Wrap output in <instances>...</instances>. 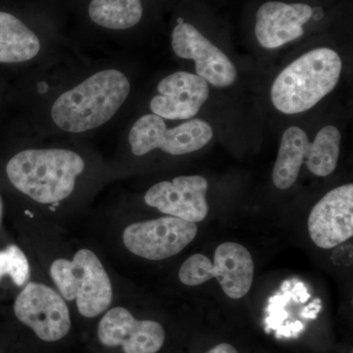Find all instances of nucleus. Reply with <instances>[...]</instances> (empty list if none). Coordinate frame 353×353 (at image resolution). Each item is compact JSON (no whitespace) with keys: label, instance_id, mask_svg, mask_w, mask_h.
Returning <instances> with one entry per match:
<instances>
[{"label":"nucleus","instance_id":"nucleus-8","mask_svg":"<svg viewBox=\"0 0 353 353\" xmlns=\"http://www.w3.org/2000/svg\"><path fill=\"white\" fill-rule=\"evenodd\" d=\"M14 312L18 320L48 343L61 340L71 330L68 306L60 294L46 285H26L16 299Z\"/></svg>","mask_w":353,"mask_h":353},{"label":"nucleus","instance_id":"nucleus-18","mask_svg":"<svg viewBox=\"0 0 353 353\" xmlns=\"http://www.w3.org/2000/svg\"><path fill=\"white\" fill-rule=\"evenodd\" d=\"M341 134L333 125L322 128L314 141L309 143L305 154L306 166L318 176L331 175L336 170L341 152Z\"/></svg>","mask_w":353,"mask_h":353},{"label":"nucleus","instance_id":"nucleus-10","mask_svg":"<svg viewBox=\"0 0 353 353\" xmlns=\"http://www.w3.org/2000/svg\"><path fill=\"white\" fill-rule=\"evenodd\" d=\"M311 240L323 250H331L352 238L353 185L330 190L311 210L308 218Z\"/></svg>","mask_w":353,"mask_h":353},{"label":"nucleus","instance_id":"nucleus-5","mask_svg":"<svg viewBox=\"0 0 353 353\" xmlns=\"http://www.w3.org/2000/svg\"><path fill=\"white\" fill-rule=\"evenodd\" d=\"M254 263L245 246L236 243H221L216 248L214 262L205 255L196 253L185 262L179 271L183 285H199L211 279H217L225 294L231 299H241L252 288Z\"/></svg>","mask_w":353,"mask_h":353},{"label":"nucleus","instance_id":"nucleus-7","mask_svg":"<svg viewBox=\"0 0 353 353\" xmlns=\"http://www.w3.org/2000/svg\"><path fill=\"white\" fill-rule=\"evenodd\" d=\"M197 231L196 223L168 216L130 225L123 233V243L137 256L162 260L182 252Z\"/></svg>","mask_w":353,"mask_h":353},{"label":"nucleus","instance_id":"nucleus-3","mask_svg":"<svg viewBox=\"0 0 353 353\" xmlns=\"http://www.w3.org/2000/svg\"><path fill=\"white\" fill-rule=\"evenodd\" d=\"M343 62L336 51L315 48L285 67L271 88V101L284 114L305 112L314 108L338 85Z\"/></svg>","mask_w":353,"mask_h":353},{"label":"nucleus","instance_id":"nucleus-20","mask_svg":"<svg viewBox=\"0 0 353 353\" xmlns=\"http://www.w3.org/2000/svg\"><path fill=\"white\" fill-rule=\"evenodd\" d=\"M208 353H239V352L229 343H220L209 350Z\"/></svg>","mask_w":353,"mask_h":353},{"label":"nucleus","instance_id":"nucleus-11","mask_svg":"<svg viewBox=\"0 0 353 353\" xmlns=\"http://www.w3.org/2000/svg\"><path fill=\"white\" fill-rule=\"evenodd\" d=\"M208 182L203 176H180L155 183L146 192L145 201L164 214L201 222L208 214Z\"/></svg>","mask_w":353,"mask_h":353},{"label":"nucleus","instance_id":"nucleus-16","mask_svg":"<svg viewBox=\"0 0 353 353\" xmlns=\"http://www.w3.org/2000/svg\"><path fill=\"white\" fill-rule=\"evenodd\" d=\"M309 143L307 134L301 128L292 126L285 130L272 174L276 188L288 190L296 183Z\"/></svg>","mask_w":353,"mask_h":353},{"label":"nucleus","instance_id":"nucleus-21","mask_svg":"<svg viewBox=\"0 0 353 353\" xmlns=\"http://www.w3.org/2000/svg\"><path fill=\"white\" fill-rule=\"evenodd\" d=\"M2 217V202L1 199H0V221H1Z\"/></svg>","mask_w":353,"mask_h":353},{"label":"nucleus","instance_id":"nucleus-2","mask_svg":"<svg viewBox=\"0 0 353 353\" xmlns=\"http://www.w3.org/2000/svg\"><path fill=\"white\" fill-rule=\"evenodd\" d=\"M85 161L68 150H26L14 155L6 166L11 183L21 192L43 204L57 203L74 192Z\"/></svg>","mask_w":353,"mask_h":353},{"label":"nucleus","instance_id":"nucleus-13","mask_svg":"<svg viewBox=\"0 0 353 353\" xmlns=\"http://www.w3.org/2000/svg\"><path fill=\"white\" fill-rule=\"evenodd\" d=\"M150 101L152 114L162 119L187 120L199 112L209 97V85L194 74L179 71L165 77Z\"/></svg>","mask_w":353,"mask_h":353},{"label":"nucleus","instance_id":"nucleus-9","mask_svg":"<svg viewBox=\"0 0 353 353\" xmlns=\"http://www.w3.org/2000/svg\"><path fill=\"white\" fill-rule=\"evenodd\" d=\"M176 57L196 62V75L216 88L231 87L238 72L230 58L196 28L180 20L172 32Z\"/></svg>","mask_w":353,"mask_h":353},{"label":"nucleus","instance_id":"nucleus-4","mask_svg":"<svg viewBox=\"0 0 353 353\" xmlns=\"http://www.w3.org/2000/svg\"><path fill=\"white\" fill-rule=\"evenodd\" d=\"M50 276L66 301L76 299L77 307L83 317H97L112 303L110 278L92 250H79L73 260H55L50 266Z\"/></svg>","mask_w":353,"mask_h":353},{"label":"nucleus","instance_id":"nucleus-15","mask_svg":"<svg viewBox=\"0 0 353 353\" xmlns=\"http://www.w3.org/2000/svg\"><path fill=\"white\" fill-rule=\"evenodd\" d=\"M41 41L13 14L0 11V63H21L39 54Z\"/></svg>","mask_w":353,"mask_h":353},{"label":"nucleus","instance_id":"nucleus-6","mask_svg":"<svg viewBox=\"0 0 353 353\" xmlns=\"http://www.w3.org/2000/svg\"><path fill=\"white\" fill-rule=\"evenodd\" d=\"M213 138V129L201 119H192L169 129L159 116H141L129 134L132 152L137 157L154 150L171 155H185L201 150Z\"/></svg>","mask_w":353,"mask_h":353},{"label":"nucleus","instance_id":"nucleus-17","mask_svg":"<svg viewBox=\"0 0 353 353\" xmlns=\"http://www.w3.org/2000/svg\"><path fill=\"white\" fill-rule=\"evenodd\" d=\"M141 0H92L88 16L94 24L109 30L131 29L143 17Z\"/></svg>","mask_w":353,"mask_h":353},{"label":"nucleus","instance_id":"nucleus-12","mask_svg":"<svg viewBox=\"0 0 353 353\" xmlns=\"http://www.w3.org/2000/svg\"><path fill=\"white\" fill-rule=\"evenodd\" d=\"M97 336L108 347H122L125 353H157L163 347L165 331L161 324L137 320L124 307L109 310L99 323Z\"/></svg>","mask_w":353,"mask_h":353},{"label":"nucleus","instance_id":"nucleus-19","mask_svg":"<svg viewBox=\"0 0 353 353\" xmlns=\"http://www.w3.org/2000/svg\"><path fill=\"white\" fill-rule=\"evenodd\" d=\"M6 276L12 279L18 287H22L29 280V261L17 245H11L0 250V280Z\"/></svg>","mask_w":353,"mask_h":353},{"label":"nucleus","instance_id":"nucleus-14","mask_svg":"<svg viewBox=\"0 0 353 353\" xmlns=\"http://www.w3.org/2000/svg\"><path fill=\"white\" fill-rule=\"evenodd\" d=\"M307 4L269 1L256 13L255 36L260 46L273 50L303 36V26L312 17Z\"/></svg>","mask_w":353,"mask_h":353},{"label":"nucleus","instance_id":"nucleus-1","mask_svg":"<svg viewBox=\"0 0 353 353\" xmlns=\"http://www.w3.org/2000/svg\"><path fill=\"white\" fill-rule=\"evenodd\" d=\"M130 92L131 85L122 72L102 70L60 95L51 108V118L65 132L90 131L112 119Z\"/></svg>","mask_w":353,"mask_h":353}]
</instances>
